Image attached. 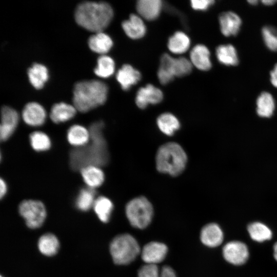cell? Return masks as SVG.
<instances>
[{
	"instance_id": "obj_1",
	"label": "cell",
	"mask_w": 277,
	"mask_h": 277,
	"mask_svg": "<svg viewBox=\"0 0 277 277\" xmlns=\"http://www.w3.org/2000/svg\"><path fill=\"white\" fill-rule=\"evenodd\" d=\"M102 121L92 123L89 128L90 138L85 145L73 149L70 153V164L74 170L90 165H106L109 160L107 142L103 135Z\"/></svg>"
},
{
	"instance_id": "obj_2",
	"label": "cell",
	"mask_w": 277,
	"mask_h": 277,
	"mask_svg": "<svg viewBox=\"0 0 277 277\" xmlns=\"http://www.w3.org/2000/svg\"><path fill=\"white\" fill-rule=\"evenodd\" d=\"M113 17L111 6L104 2L85 1L79 4L74 17L78 25L95 33L103 32Z\"/></svg>"
},
{
	"instance_id": "obj_3",
	"label": "cell",
	"mask_w": 277,
	"mask_h": 277,
	"mask_svg": "<svg viewBox=\"0 0 277 277\" xmlns=\"http://www.w3.org/2000/svg\"><path fill=\"white\" fill-rule=\"evenodd\" d=\"M108 91L107 85L98 80L78 82L73 88V106L81 112H88L105 103Z\"/></svg>"
},
{
	"instance_id": "obj_4",
	"label": "cell",
	"mask_w": 277,
	"mask_h": 277,
	"mask_svg": "<svg viewBox=\"0 0 277 277\" xmlns=\"http://www.w3.org/2000/svg\"><path fill=\"white\" fill-rule=\"evenodd\" d=\"M187 154L183 148L175 142H168L158 149L155 157L156 167L161 173L176 176L185 169Z\"/></svg>"
},
{
	"instance_id": "obj_5",
	"label": "cell",
	"mask_w": 277,
	"mask_h": 277,
	"mask_svg": "<svg viewBox=\"0 0 277 277\" xmlns=\"http://www.w3.org/2000/svg\"><path fill=\"white\" fill-rule=\"evenodd\" d=\"M110 251L114 263L127 265L141 253V249L136 239L128 233L118 235L111 242Z\"/></svg>"
},
{
	"instance_id": "obj_6",
	"label": "cell",
	"mask_w": 277,
	"mask_h": 277,
	"mask_svg": "<svg viewBox=\"0 0 277 277\" xmlns=\"http://www.w3.org/2000/svg\"><path fill=\"white\" fill-rule=\"evenodd\" d=\"M126 216L134 227L144 229L151 223L153 215L151 203L144 196H138L130 200L125 208Z\"/></svg>"
},
{
	"instance_id": "obj_7",
	"label": "cell",
	"mask_w": 277,
	"mask_h": 277,
	"mask_svg": "<svg viewBox=\"0 0 277 277\" xmlns=\"http://www.w3.org/2000/svg\"><path fill=\"white\" fill-rule=\"evenodd\" d=\"M19 212L25 220L27 226L30 228L39 227L46 216L44 205L39 201L27 200L19 205Z\"/></svg>"
},
{
	"instance_id": "obj_8",
	"label": "cell",
	"mask_w": 277,
	"mask_h": 277,
	"mask_svg": "<svg viewBox=\"0 0 277 277\" xmlns=\"http://www.w3.org/2000/svg\"><path fill=\"white\" fill-rule=\"evenodd\" d=\"M222 253L227 262L234 265H241L245 263L249 255L247 245L238 241L226 243L223 247Z\"/></svg>"
},
{
	"instance_id": "obj_9",
	"label": "cell",
	"mask_w": 277,
	"mask_h": 277,
	"mask_svg": "<svg viewBox=\"0 0 277 277\" xmlns=\"http://www.w3.org/2000/svg\"><path fill=\"white\" fill-rule=\"evenodd\" d=\"M163 99V93L161 89L152 84H148L140 88L135 96V103L140 109H145L149 105L160 103Z\"/></svg>"
},
{
	"instance_id": "obj_10",
	"label": "cell",
	"mask_w": 277,
	"mask_h": 277,
	"mask_svg": "<svg viewBox=\"0 0 277 277\" xmlns=\"http://www.w3.org/2000/svg\"><path fill=\"white\" fill-rule=\"evenodd\" d=\"M18 120V114L15 110L8 106L2 108L0 126L1 141L8 140L12 135L17 127Z\"/></svg>"
},
{
	"instance_id": "obj_11",
	"label": "cell",
	"mask_w": 277,
	"mask_h": 277,
	"mask_svg": "<svg viewBox=\"0 0 277 277\" xmlns=\"http://www.w3.org/2000/svg\"><path fill=\"white\" fill-rule=\"evenodd\" d=\"M167 252L168 248L165 244L151 242L143 247L141 254L146 264L156 265L165 259Z\"/></svg>"
},
{
	"instance_id": "obj_12",
	"label": "cell",
	"mask_w": 277,
	"mask_h": 277,
	"mask_svg": "<svg viewBox=\"0 0 277 277\" xmlns=\"http://www.w3.org/2000/svg\"><path fill=\"white\" fill-rule=\"evenodd\" d=\"M22 118L25 123L29 126H39L45 123L46 112L39 104L30 102L27 103L23 109Z\"/></svg>"
},
{
	"instance_id": "obj_13",
	"label": "cell",
	"mask_w": 277,
	"mask_h": 277,
	"mask_svg": "<svg viewBox=\"0 0 277 277\" xmlns=\"http://www.w3.org/2000/svg\"><path fill=\"white\" fill-rule=\"evenodd\" d=\"M202 243L209 247H216L220 245L224 239V233L221 227L216 223L205 225L200 233Z\"/></svg>"
},
{
	"instance_id": "obj_14",
	"label": "cell",
	"mask_w": 277,
	"mask_h": 277,
	"mask_svg": "<svg viewBox=\"0 0 277 277\" xmlns=\"http://www.w3.org/2000/svg\"><path fill=\"white\" fill-rule=\"evenodd\" d=\"M220 29L225 36L236 35L242 24V20L235 13L227 11L222 13L219 18Z\"/></svg>"
},
{
	"instance_id": "obj_15",
	"label": "cell",
	"mask_w": 277,
	"mask_h": 277,
	"mask_svg": "<svg viewBox=\"0 0 277 277\" xmlns=\"http://www.w3.org/2000/svg\"><path fill=\"white\" fill-rule=\"evenodd\" d=\"M140 72L129 64L123 65L118 69L116 74V78L122 89L129 90L132 86L136 84L141 79Z\"/></svg>"
},
{
	"instance_id": "obj_16",
	"label": "cell",
	"mask_w": 277,
	"mask_h": 277,
	"mask_svg": "<svg viewBox=\"0 0 277 277\" xmlns=\"http://www.w3.org/2000/svg\"><path fill=\"white\" fill-rule=\"evenodd\" d=\"M210 53L204 45L198 44L193 47L190 52V61L192 65L202 71L209 70L211 66Z\"/></svg>"
},
{
	"instance_id": "obj_17",
	"label": "cell",
	"mask_w": 277,
	"mask_h": 277,
	"mask_svg": "<svg viewBox=\"0 0 277 277\" xmlns=\"http://www.w3.org/2000/svg\"><path fill=\"white\" fill-rule=\"evenodd\" d=\"M122 26L125 34L133 39L143 37L146 32V27L142 18L136 14H131L128 19L123 22Z\"/></svg>"
},
{
	"instance_id": "obj_18",
	"label": "cell",
	"mask_w": 277,
	"mask_h": 277,
	"mask_svg": "<svg viewBox=\"0 0 277 277\" xmlns=\"http://www.w3.org/2000/svg\"><path fill=\"white\" fill-rule=\"evenodd\" d=\"M163 4L160 0H140L136 4L138 14L148 21H153L160 15Z\"/></svg>"
},
{
	"instance_id": "obj_19",
	"label": "cell",
	"mask_w": 277,
	"mask_h": 277,
	"mask_svg": "<svg viewBox=\"0 0 277 277\" xmlns=\"http://www.w3.org/2000/svg\"><path fill=\"white\" fill-rule=\"evenodd\" d=\"M76 110L74 106L70 104L64 102L56 103L51 108L50 116L55 123L65 122L74 117Z\"/></svg>"
},
{
	"instance_id": "obj_20",
	"label": "cell",
	"mask_w": 277,
	"mask_h": 277,
	"mask_svg": "<svg viewBox=\"0 0 277 277\" xmlns=\"http://www.w3.org/2000/svg\"><path fill=\"white\" fill-rule=\"evenodd\" d=\"M88 44L91 50L104 55L112 48L113 41L108 34L100 32L90 36Z\"/></svg>"
},
{
	"instance_id": "obj_21",
	"label": "cell",
	"mask_w": 277,
	"mask_h": 277,
	"mask_svg": "<svg viewBox=\"0 0 277 277\" xmlns=\"http://www.w3.org/2000/svg\"><path fill=\"white\" fill-rule=\"evenodd\" d=\"M80 171L83 179L88 187L94 189L100 186L104 181V173L98 166H87Z\"/></svg>"
},
{
	"instance_id": "obj_22",
	"label": "cell",
	"mask_w": 277,
	"mask_h": 277,
	"mask_svg": "<svg viewBox=\"0 0 277 277\" xmlns=\"http://www.w3.org/2000/svg\"><path fill=\"white\" fill-rule=\"evenodd\" d=\"M67 137L71 145L76 147H80L89 142L90 134L89 130L85 127L79 125H74L68 129Z\"/></svg>"
},
{
	"instance_id": "obj_23",
	"label": "cell",
	"mask_w": 277,
	"mask_h": 277,
	"mask_svg": "<svg viewBox=\"0 0 277 277\" xmlns=\"http://www.w3.org/2000/svg\"><path fill=\"white\" fill-rule=\"evenodd\" d=\"M190 40L189 36L182 31H176L168 39L167 46L169 51L174 54L186 52L189 48Z\"/></svg>"
},
{
	"instance_id": "obj_24",
	"label": "cell",
	"mask_w": 277,
	"mask_h": 277,
	"mask_svg": "<svg viewBox=\"0 0 277 277\" xmlns=\"http://www.w3.org/2000/svg\"><path fill=\"white\" fill-rule=\"evenodd\" d=\"M158 128L164 134L172 135L180 128V123L172 113L165 112L160 114L156 120Z\"/></svg>"
},
{
	"instance_id": "obj_25",
	"label": "cell",
	"mask_w": 277,
	"mask_h": 277,
	"mask_svg": "<svg viewBox=\"0 0 277 277\" xmlns=\"http://www.w3.org/2000/svg\"><path fill=\"white\" fill-rule=\"evenodd\" d=\"M173 58L167 53H164L161 57L157 75L160 82L163 85L171 82L175 77L172 71Z\"/></svg>"
},
{
	"instance_id": "obj_26",
	"label": "cell",
	"mask_w": 277,
	"mask_h": 277,
	"mask_svg": "<svg viewBox=\"0 0 277 277\" xmlns=\"http://www.w3.org/2000/svg\"><path fill=\"white\" fill-rule=\"evenodd\" d=\"M28 75L32 85L35 89H40L48 78V72L44 65L35 63L28 69Z\"/></svg>"
},
{
	"instance_id": "obj_27",
	"label": "cell",
	"mask_w": 277,
	"mask_h": 277,
	"mask_svg": "<svg viewBox=\"0 0 277 277\" xmlns=\"http://www.w3.org/2000/svg\"><path fill=\"white\" fill-rule=\"evenodd\" d=\"M215 54L219 62L224 65L236 66L239 63L236 51L230 44L220 45Z\"/></svg>"
},
{
	"instance_id": "obj_28",
	"label": "cell",
	"mask_w": 277,
	"mask_h": 277,
	"mask_svg": "<svg viewBox=\"0 0 277 277\" xmlns=\"http://www.w3.org/2000/svg\"><path fill=\"white\" fill-rule=\"evenodd\" d=\"M247 231L250 238L257 242H263L271 239V230L265 224L260 222L250 223L247 226Z\"/></svg>"
},
{
	"instance_id": "obj_29",
	"label": "cell",
	"mask_w": 277,
	"mask_h": 277,
	"mask_svg": "<svg viewBox=\"0 0 277 277\" xmlns=\"http://www.w3.org/2000/svg\"><path fill=\"white\" fill-rule=\"evenodd\" d=\"M275 109V102L272 95L267 92H262L256 100V112L263 117H270Z\"/></svg>"
},
{
	"instance_id": "obj_30",
	"label": "cell",
	"mask_w": 277,
	"mask_h": 277,
	"mask_svg": "<svg viewBox=\"0 0 277 277\" xmlns=\"http://www.w3.org/2000/svg\"><path fill=\"white\" fill-rule=\"evenodd\" d=\"M93 206L99 219L103 222H108L113 208L111 201L107 197L101 196L95 199Z\"/></svg>"
},
{
	"instance_id": "obj_31",
	"label": "cell",
	"mask_w": 277,
	"mask_h": 277,
	"mask_svg": "<svg viewBox=\"0 0 277 277\" xmlns=\"http://www.w3.org/2000/svg\"><path fill=\"white\" fill-rule=\"evenodd\" d=\"M38 247L39 251L43 254L51 256L57 252L59 248V242L54 235L47 233L42 235L39 238Z\"/></svg>"
},
{
	"instance_id": "obj_32",
	"label": "cell",
	"mask_w": 277,
	"mask_h": 277,
	"mask_svg": "<svg viewBox=\"0 0 277 277\" xmlns=\"http://www.w3.org/2000/svg\"><path fill=\"white\" fill-rule=\"evenodd\" d=\"M95 194L94 189L90 187L82 188L76 199V206L82 211L88 210L94 205Z\"/></svg>"
},
{
	"instance_id": "obj_33",
	"label": "cell",
	"mask_w": 277,
	"mask_h": 277,
	"mask_svg": "<svg viewBox=\"0 0 277 277\" xmlns=\"http://www.w3.org/2000/svg\"><path fill=\"white\" fill-rule=\"evenodd\" d=\"M115 70L113 60L106 55H102L97 58V66L94 72L98 76L107 78L112 75Z\"/></svg>"
},
{
	"instance_id": "obj_34",
	"label": "cell",
	"mask_w": 277,
	"mask_h": 277,
	"mask_svg": "<svg viewBox=\"0 0 277 277\" xmlns=\"http://www.w3.org/2000/svg\"><path fill=\"white\" fill-rule=\"evenodd\" d=\"M32 148L36 151H45L50 149L51 141L49 136L41 131L32 132L29 136Z\"/></svg>"
},
{
	"instance_id": "obj_35",
	"label": "cell",
	"mask_w": 277,
	"mask_h": 277,
	"mask_svg": "<svg viewBox=\"0 0 277 277\" xmlns=\"http://www.w3.org/2000/svg\"><path fill=\"white\" fill-rule=\"evenodd\" d=\"M192 70L190 61L184 57L173 58L172 71L174 76L183 77L188 75Z\"/></svg>"
},
{
	"instance_id": "obj_36",
	"label": "cell",
	"mask_w": 277,
	"mask_h": 277,
	"mask_svg": "<svg viewBox=\"0 0 277 277\" xmlns=\"http://www.w3.org/2000/svg\"><path fill=\"white\" fill-rule=\"evenodd\" d=\"M262 34L264 42L271 51H277V29L272 26L263 28Z\"/></svg>"
},
{
	"instance_id": "obj_37",
	"label": "cell",
	"mask_w": 277,
	"mask_h": 277,
	"mask_svg": "<svg viewBox=\"0 0 277 277\" xmlns=\"http://www.w3.org/2000/svg\"><path fill=\"white\" fill-rule=\"evenodd\" d=\"M138 277H161L160 270L157 265L146 264L139 269Z\"/></svg>"
},
{
	"instance_id": "obj_38",
	"label": "cell",
	"mask_w": 277,
	"mask_h": 277,
	"mask_svg": "<svg viewBox=\"0 0 277 277\" xmlns=\"http://www.w3.org/2000/svg\"><path fill=\"white\" fill-rule=\"evenodd\" d=\"M214 3L212 0H192L190 5L192 9L198 11H205L208 9Z\"/></svg>"
},
{
	"instance_id": "obj_39",
	"label": "cell",
	"mask_w": 277,
	"mask_h": 277,
	"mask_svg": "<svg viewBox=\"0 0 277 277\" xmlns=\"http://www.w3.org/2000/svg\"><path fill=\"white\" fill-rule=\"evenodd\" d=\"M161 277H176L174 270L168 266H164L160 270Z\"/></svg>"
},
{
	"instance_id": "obj_40",
	"label": "cell",
	"mask_w": 277,
	"mask_h": 277,
	"mask_svg": "<svg viewBox=\"0 0 277 277\" xmlns=\"http://www.w3.org/2000/svg\"><path fill=\"white\" fill-rule=\"evenodd\" d=\"M270 81L271 84L277 88V64H276L270 72Z\"/></svg>"
},
{
	"instance_id": "obj_41",
	"label": "cell",
	"mask_w": 277,
	"mask_h": 277,
	"mask_svg": "<svg viewBox=\"0 0 277 277\" xmlns=\"http://www.w3.org/2000/svg\"><path fill=\"white\" fill-rule=\"evenodd\" d=\"M7 187L5 181L2 179L0 180V196L3 198L7 193Z\"/></svg>"
},
{
	"instance_id": "obj_42",
	"label": "cell",
	"mask_w": 277,
	"mask_h": 277,
	"mask_svg": "<svg viewBox=\"0 0 277 277\" xmlns=\"http://www.w3.org/2000/svg\"><path fill=\"white\" fill-rule=\"evenodd\" d=\"M277 1L276 0H263L262 3L267 6H271L275 4Z\"/></svg>"
},
{
	"instance_id": "obj_43",
	"label": "cell",
	"mask_w": 277,
	"mask_h": 277,
	"mask_svg": "<svg viewBox=\"0 0 277 277\" xmlns=\"http://www.w3.org/2000/svg\"><path fill=\"white\" fill-rule=\"evenodd\" d=\"M273 250L274 258L277 261V242L273 245Z\"/></svg>"
},
{
	"instance_id": "obj_44",
	"label": "cell",
	"mask_w": 277,
	"mask_h": 277,
	"mask_svg": "<svg viewBox=\"0 0 277 277\" xmlns=\"http://www.w3.org/2000/svg\"><path fill=\"white\" fill-rule=\"evenodd\" d=\"M248 2L251 5H255L258 4V1L256 0H250L248 1Z\"/></svg>"
},
{
	"instance_id": "obj_45",
	"label": "cell",
	"mask_w": 277,
	"mask_h": 277,
	"mask_svg": "<svg viewBox=\"0 0 277 277\" xmlns=\"http://www.w3.org/2000/svg\"><path fill=\"white\" fill-rule=\"evenodd\" d=\"M1 277H2V276Z\"/></svg>"
}]
</instances>
